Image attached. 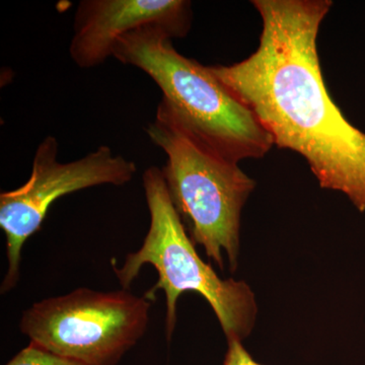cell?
<instances>
[{
	"mask_svg": "<svg viewBox=\"0 0 365 365\" xmlns=\"http://www.w3.org/2000/svg\"><path fill=\"white\" fill-rule=\"evenodd\" d=\"M258 49L232 66H209L254 113L274 145L304 158L319 186L342 192L365 211V133L327 91L317 47L331 0H254Z\"/></svg>",
	"mask_w": 365,
	"mask_h": 365,
	"instance_id": "6da1fadb",
	"label": "cell"
},
{
	"mask_svg": "<svg viewBox=\"0 0 365 365\" xmlns=\"http://www.w3.org/2000/svg\"><path fill=\"white\" fill-rule=\"evenodd\" d=\"M113 57L145 72L178 121L218 157L239 163L265 157L272 148V136L254 113L209 67L180 54L160 29H139L120 38Z\"/></svg>",
	"mask_w": 365,
	"mask_h": 365,
	"instance_id": "7a4b0ae2",
	"label": "cell"
},
{
	"mask_svg": "<svg viewBox=\"0 0 365 365\" xmlns=\"http://www.w3.org/2000/svg\"><path fill=\"white\" fill-rule=\"evenodd\" d=\"M143 185L150 228L139 250L127 255L120 267L112 264L120 285L129 289L143 266L150 264L158 279L145 297L153 300L158 290L165 292L168 340L176 329L178 299L184 292H193L212 307L227 340L242 342L253 331L258 314L253 290L245 281L222 279L201 259L172 202L162 169L153 165L144 170Z\"/></svg>",
	"mask_w": 365,
	"mask_h": 365,
	"instance_id": "3957f363",
	"label": "cell"
},
{
	"mask_svg": "<svg viewBox=\"0 0 365 365\" xmlns=\"http://www.w3.org/2000/svg\"><path fill=\"white\" fill-rule=\"evenodd\" d=\"M146 133L167 155L163 179L192 241L203 247L220 270L225 269V252L235 272L242 211L256 182L240 169L239 163L223 160L197 140L163 98Z\"/></svg>",
	"mask_w": 365,
	"mask_h": 365,
	"instance_id": "277c9868",
	"label": "cell"
},
{
	"mask_svg": "<svg viewBox=\"0 0 365 365\" xmlns=\"http://www.w3.org/2000/svg\"><path fill=\"white\" fill-rule=\"evenodd\" d=\"M151 300L128 289L78 288L24 312L20 330L30 342L83 365H118L150 324Z\"/></svg>",
	"mask_w": 365,
	"mask_h": 365,
	"instance_id": "5b68a950",
	"label": "cell"
},
{
	"mask_svg": "<svg viewBox=\"0 0 365 365\" xmlns=\"http://www.w3.org/2000/svg\"><path fill=\"white\" fill-rule=\"evenodd\" d=\"M57 157L58 141L52 135L45 137L34 155L30 179L20 188L0 194V227L6 235L9 261L2 294L18 284L24 245L39 232L57 199L102 185L124 186L137 173L135 163L115 155L107 145L69 163H59Z\"/></svg>",
	"mask_w": 365,
	"mask_h": 365,
	"instance_id": "8992f818",
	"label": "cell"
},
{
	"mask_svg": "<svg viewBox=\"0 0 365 365\" xmlns=\"http://www.w3.org/2000/svg\"><path fill=\"white\" fill-rule=\"evenodd\" d=\"M192 16L187 0H83L74 16L69 55L81 68L100 66L113 57L120 38L139 29H160L173 40L186 37Z\"/></svg>",
	"mask_w": 365,
	"mask_h": 365,
	"instance_id": "52a82bcc",
	"label": "cell"
},
{
	"mask_svg": "<svg viewBox=\"0 0 365 365\" xmlns=\"http://www.w3.org/2000/svg\"><path fill=\"white\" fill-rule=\"evenodd\" d=\"M6 365H83L73 360L55 354L40 346L30 344L19 352Z\"/></svg>",
	"mask_w": 365,
	"mask_h": 365,
	"instance_id": "ba28073f",
	"label": "cell"
},
{
	"mask_svg": "<svg viewBox=\"0 0 365 365\" xmlns=\"http://www.w3.org/2000/svg\"><path fill=\"white\" fill-rule=\"evenodd\" d=\"M227 351L223 365H262L255 361L253 357L245 349L241 341H227Z\"/></svg>",
	"mask_w": 365,
	"mask_h": 365,
	"instance_id": "9c48e42d",
	"label": "cell"
}]
</instances>
